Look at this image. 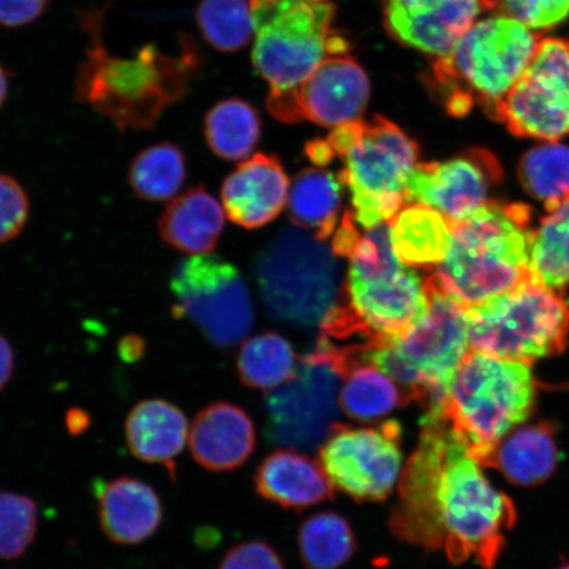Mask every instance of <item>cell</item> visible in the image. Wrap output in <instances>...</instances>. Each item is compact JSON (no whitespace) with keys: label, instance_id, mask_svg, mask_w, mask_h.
I'll list each match as a JSON object with an SVG mask.
<instances>
[{"label":"cell","instance_id":"6da1fadb","mask_svg":"<svg viewBox=\"0 0 569 569\" xmlns=\"http://www.w3.org/2000/svg\"><path fill=\"white\" fill-rule=\"evenodd\" d=\"M516 522L513 501L493 487L458 433L422 426L390 510L391 532L427 551L445 549L453 565L475 559L492 569Z\"/></svg>","mask_w":569,"mask_h":569},{"label":"cell","instance_id":"7a4b0ae2","mask_svg":"<svg viewBox=\"0 0 569 569\" xmlns=\"http://www.w3.org/2000/svg\"><path fill=\"white\" fill-rule=\"evenodd\" d=\"M90 44L74 78L76 101L110 120L119 132L151 131L163 113L187 97L199 69V54L182 34L176 53L154 42L130 57L112 54L103 44V10L82 13Z\"/></svg>","mask_w":569,"mask_h":569},{"label":"cell","instance_id":"3957f363","mask_svg":"<svg viewBox=\"0 0 569 569\" xmlns=\"http://www.w3.org/2000/svg\"><path fill=\"white\" fill-rule=\"evenodd\" d=\"M348 260L338 301L320 326L323 337H359L369 347L405 336L426 315L427 277L397 259L388 222L361 234Z\"/></svg>","mask_w":569,"mask_h":569},{"label":"cell","instance_id":"277c9868","mask_svg":"<svg viewBox=\"0 0 569 569\" xmlns=\"http://www.w3.org/2000/svg\"><path fill=\"white\" fill-rule=\"evenodd\" d=\"M533 230L528 206L496 201L452 224L450 251L433 280L466 308L531 280Z\"/></svg>","mask_w":569,"mask_h":569},{"label":"cell","instance_id":"5b68a950","mask_svg":"<svg viewBox=\"0 0 569 569\" xmlns=\"http://www.w3.org/2000/svg\"><path fill=\"white\" fill-rule=\"evenodd\" d=\"M252 62L270 89V104L283 119H298L297 96L309 77L332 56L347 54L333 30L336 10L318 0H251Z\"/></svg>","mask_w":569,"mask_h":569},{"label":"cell","instance_id":"8992f818","mask_svg":"<svg viewBox=\"0 0 569 569\" xmlns=\"http://www.w3.org/2000/svg\"><path fill=\"white\" fill-rule=\"evenodd\" d=\"M429 309L400 338L366 347L362 359L372 362L407 391L427 412L438 411L455 375L469 351L467 308L427 276Z\"/></svg>","mask_w":569,"mask_h":569},{"label":"cell","instance_id":"52a82bcc","mask_svg":"<svg viewBox=\"0 0 569 569\" xmlns=\"http://www.w3.org/2000/svg\"><path fill=\"white\" fill-rule=\"evenodd\" d=\"M529 362L469 351L436 412L452 426L475 460L522 425L536 403Z\"/></svg>","mask_w":569,"mask_h":569},{"label":"cell","instance_id":"ba28073f","mask_svg":"<svg viewBox=\"0 0 569 569\" xmlns=\"http://www.w3.org/2000/svg\"><path fill=\"white\" fill-rule=\"evenodd\" d=\"M339 173L350 190L355 222L365 230L387 223L408 204V184L418 167L419 149L401 128L383 119L332 130Z\"/></svg>","mask_w":569,"mask_h":569},{"label":"cell","instance_id":"9c48e42d","mask_svg":"<svg viewBox=\"0 0 569 569\" xmlns=\"http://www.w3.org/2000/svg\"><path fill=\"white\" fill-rule=\"evenodd\" d=\"M539 41L529 27L505 13L480 19L438 60L439 81L451 91V111L462 116L479 102L493 116L529 68Z\"/></svg>","mask_w":569,"mask_h":569},{"label":"cell","instance_id":"30bf717a","mask_svg":"<svg viewBox=\"0 0 569 569\" xmlns=\"http://www.w3.org/2000/svg\"><path fill=\"white\" fill-rule=\"evenodd\" d=\"M262 302L279 322L322 326L340 293L338 256L301 227H287L256 264Z\"/></svg>","mask_w":569,"mask_h":569},{"label":"cell","instance_id":"8fae6325","mask_svg":"<svg viewBox=\"0 0 569 569\" xmlns=\"http://www.w3.org/2000/svg\"><path fill=\"white\" fill-rule=\"evenodd\" d=\"M469 345L493 358L529 362L565 350L569 306L559 291L525 281L467 308Z\"/></svg>","mask_w":569,"mask_h":569},{"label":"cell","instance_id":"7c38bea8","mask_svg":"<svg viewBox=\"0 0 569 569\" xmlns=\"http://www.w3.org/2000/svg\"><path fill=\"white\" fill-rule=\"evenodd\" d=\"M341 375L330 341L320 337L291 379L266 398L270 442L316 450L338 425Z\"/></svg>","mask_w":569,"mask_h":569},{"label":"cell","instance_id":"4fadbf2b","mask_svg":"<svg viewBox=\"0 0 569 569\" xmlns=\"http://www.w3.org/2000/svg\"><path fill=\"white\" fill-rule=\"evenodd\" d=\"M174 316L189 317L211 343L227 348L251 331L253 306L243 277L217 256H191L173 270Z\"/></svg>","mask_w":569,"mask_h":569},{"label":"cell","instance_id":"5bb4252c","mask_svg":"<svg viewBox=\"0 0 569 569\" xmlns=\"http://www.w3.org/2000/svg\"><path fill=\"white\" fill-rule=\"evenodd\" d=\"M402 427L387 421L367 429L338 423L319 450L327 478L356 502H381L402 471Z\"/></svg>","mask_w":569,"mask_h":569},{"label":"cell","instance_id":"9a60e30c","mask_svg":"<svg viewBox=\"0 0 569 569\" xmlns=\"http://www.w3.org/2000/svg\"><path fill=\"white\" fill-rule=\"evenodd\" d=\"M493 116L516 137L559 141L569 134V42L539 41L523 76Z\"/></svg>","mask_w":569,"mask_h":569},{"label":"cell","instance_id":"2e32d148","mask_svg":"<svg viewBox=\"0 0 569 569\" xmlns=\"http://www.w3.org/2000/svg\"><path fill=\"white\" fill-rule=\"evenodd\" d=\"M501 178L500 163L483 149L447 161L418 163L408 184V204L430 206L451 224L462 222L493 201L490 194Z\"/></svg>","mask_w":569,"mask_h":569},{"label":"cell","instance_id":"e0dca14e","mask_svg":"<svg viewBox=\"0 0 569 569\" xmlns=\"http://www.w3.org/2000/svg\"><path fill=\"white\" fill-rule=\"evenodd\" d=\"M500 0H386L388 30L398 41L443 59Z\"/></svg>","mask_w":569,"mask_h":569},{"label":"cell","instance_id":"ac0fdd59","mask_svg":"<svg viewBox=\"0 0 569 569\" xmlns=\"http://www.w3.org/2000/svg\"><path fill=\"white\" fill-rule=\"evenodd\" d=\"M369 98L371 84L366 70L347 54L332 56L298 92V118L337 130L361 122Z\"/></svg>","mask_w":569,"mask_h":569},{"label":"cell","instance_id":"d6986e66","mask_svg":"<svg viewBox=\"0 0 569 569\" xmlns=\"http://www.w3.org/2000/svg\"><path fill=\"white\" fill-rule=\"evenodd\" d=\"M289 180L279 160L256 154L241 161L222 184V202L231 222L253 230L282 211L289 197Z\"/></svg>","mask_w":569,"mask_h":569},{"label":"cell","instance_id":"ffe728a7","mask_svg":"<svg viewBox=\"0 0 569 569\" xmlns=\"http://www.w3.org/2000/svg\"><path fill=\"white\" fill-rule=\"evenodd\" d=\"M94 495L104 536L120 546H138L161 528L163 505L148 482L131 476L97 481Z\"/></svg>","mask_w":569,"mask_h":569},{"label":"cell","instance_id":"44dd1931","mask_svg":"<svg viewBox=\"0 0 569 569\" xmlns=\"http://www.w3.org/2000/svg\"><path fill=\"white\" fill-rule=\"evenodd\" d=\"M254 446L251 418L237 405L210 403L190 425V452L199 466L211 472H230L243 466Z\"/></svg>","mask_w":569,"mask_h":569},{"label":"cell","instance_id":"7402d4cb","mask_svg":"<svg viewBox=\"0 0 569 569\" xmlns=\"http://www.w3.org/2000/svg\"><path fill=\"white\" fill-rule=\"evenodd\" d=\"M476 461L496 469L516 487L542 486L560 465L557 427L549 422L519 425Z\"/></svg>","mask_w":569,"mask_h":569},{"label":"cell","instance_id":"603a6c76","mask_svg":"<svg viewBox=\"0 0 569 569\" xmlns=\"http://www.w3.org/2000/svg\"><path fill=\"white\" fill-rule=\"evenodd\" d=\"M189 431L182 409L162 398L134 405L124 423L126 445L132 457L172 472L176 459L189 443Z\"/></svg>","mask_w":569,"mask_h":569},{"label":"cell","instance_id":"cb8c5ba5","mask_svg":"<svg viewBox=\"0 0 569 569\" xmlns=\"http://www.w3.org/2000/svg\"><path fill=\"white\" fill-rule=\"evenodd\" d=\"M254 488L264 500L301 511L332 500V483L322 466L296 451L279 450L260 462Z\"/></svg>","mask_w":569,"mask_h":569},{"label":"cell","instance_id":"d4e9b609","mask_svg":"<svg viewBox=\"0 0 569 569\" xmlns=\"http://www.w3.org/2000/svg\"><path fill=\"white\" fill-rule=\"evenodd\" d=\"M163 244L189 254H210L224 229V210L201 184L168 202L159 218Z\"/></svg>","mask_w":569,"mask_h":569},{"label":"cell","instance_id":"484cf974","mask_svg":"<svg viewBox=\"0 0 569 569\" xmlns=\"http://www.w3.org/2000/svg\"><path fill=\"white\" fill-rule=\"evenodd\" d=\"M391 247L403 266L431 272L451 247L452 224L443 213L409 203L388 220Z\"/></svg>","mask_w":569,"mask_h":569},{"label":"cell","instance_id":"4316f807","mask_svg":"<svg viewBox=\"0 0 569 569\" xmlns=\"http://www.w3.org/2000/svg\"><path fill=\"white\" fill-rule=\"evenodd\" d=\"M340 409L358 422H376L410 402L407 391L372 362L353 355L341 377Z\"/></svg>","mask_w":569,"mask_h":569},{"label":"cell","instance_id":"83f0119b","mask_svg":"<svg viewBox=\"0 0 569 569\" xmlns=\"http://www.w3.org/2000/svg\"><path fill=\"white\" fill-rule=\"evenodd\" d=\"M343 182L323 168L303 170L289 189V213L303 230L325 241L338 229Z\"/></svg>","mask_w":569,"mask_h":569},{"label":"cell","instance_id":"f1b7e54d","mask_svg":"<svg viewBox=\"0 0 569 569\" xmlns=\"http://www.w3.org/2000/svg\"><path fill=\"white\" fill-rule=\"evenodd\" d=\"M187 177V156L172 141L156 142L142 149L134 156L127 173L133 196L149 203L172 201Z\"/></svg>","mask_w":569,"mask_h":569},{"label":"cell","instance_id":"f546056e","mask_svg":"<svg viewBox=\"0 0 569 569\" xmlns=\"http://www.w3.org/2000/svg\"><path fill=\"white\" fill-rule=\"evenodd\" d=\"M261 134L258 111L243 99L227 98L204 118V139L211 152L226 161L252 158Z\"/></svg>","mask_w":569,"mask_h":569},{"label":"cell","instance_id":"4dcf8cb0","mask_svg":"<svg viewBox=\"0 0 569 569\" xmlns=\"http://www.w3.org/2000/svg\"><path fill=\"white\" fill-rule=\"evenodd\" d=\"M297 545L306 569H338L358 551L351 523L336 511L306 518L298 529Z\"/></svg>","mask_w":569,"mask_h":569},{"label":"cell","instance_id":"1f68e13d","mask_svg":"<svg viewBox=\"0 0 569 569\" xmlns=\"http://www.w3.org/2000/svg\"><path fill=\"white\" fill-rule=\"evenodd\" d=\"M526 193L552 212L569 199V147L545 141L526 152L518 166Z\"/></svg>","mask_w":569,"mask_h":569},{"label":"cell","instance_id":"d6a6232c","mask_svg":"<svg viewBox=\"0 0 569 569\" xmlns=\"http://www.w3.org/2000/svg\"><path fill=\"white\" fill-rule=\"evenodd\" d=\"M531 279L559 291L569 284V199L533 231Z\"/></svg>","mask_w":569,"mask_h":569},{"label":"cell","instance_id":"836d02e7","mask_svg":"<svg viewBox=\"0 0 569 569\" xmlns=\"http://www.w3.org/2000/svg\"><path fill=\"white\" fill-rule=\"evenodd\" d=\"M296 368L293 348L279 333L269 332L244 341L238 356L240 380L248 388H279L293 377Z\"/></svg>","mask_w":569,"mask_h":569},{"label":"cell","instance_id":"e575fe53","mask_svg":"<svg viewBox=\"0 0 569 569\" xmlns=\"http://www.w3.org/2000/svg\"><path fill=\"white\" fill-rule=\"evenodd\" d=\"M196 20L203 39L219 52H239L253 41L254 19L248 0H201Z\"/></svg>","mask_w":569,"mask_h":569},{"label":"cell","instance_id":"d590c367","mask_svg":"<svg viewBox=\"0 0 569 569\" xmlns=\"http://www.w3.org/2000/svg\"><path fill=\"white\" fill-rule=\"evenodd\" d=\"M38 530L39 509L32 498L0 490V560L23 557Z\"/></svg>","mask_w":569,"mask_h":569},{"label":"cell","instance_id":"8d00e7d4","mask_svg":"<svg viewBox=\"0 0 569 569\" xmlns=\"http://www.w3.org/2000/svg\"><path fill=\"white\" fill-rule=\"evenodd\" d=\"M30 197L9 174H0V246L17 239L30 219Z\"/></svg>","mask_w":569,"mask_h":569},{"label":"cell","instance_id":"74e56055","mask_svg":"<svg viewBox=\"0 0 569 569\" xmlns=\"http://www.w3.org/2000/svg\"><path fill=\"white\" fill-rule=\"evenodd\" d=\"M498 9L538 32L563 23L569 17V0H500Z\"/></svg>","mask_w":569,"mask_h":569},{"label":"cell","instance_id":"f35d334b","mask_svg":"<svg viewBox=\"0 0 569 569\" xmlns=\"http://www.w3.org/2000/svg\"><path fill=\"white\" fill-rule=\"evenodd\" d=\"M218 569H284L272 546L262 540H247L226 552Z\"/></svg>","mask_w":569,"mask_h":569},{"label":"cell","instance_id":"ab89813d","mask_svg":"<svg viewBox=\"0 0 569 569\" xmlns=\"http://www.w3.org/2000/svg\"><path fill=\"white\" fill-rule=\"evenodd\" d=\"M48 0H0V26L19 28L33 23L47 9Z\"/></svg>","mask_w":569,"mask_h":569},{"label":"cell","instance_id":"60d3db41","mask_svg":"<svg viewBox=\"0 0 569 569\" xmlns=\"http://www.w3.org/2000/svg\"><path fill=\"white\" fill-rule=\"evenodd\" d=\"M17 368V356L10 340L0 333V391L9 386Z\"/></svg>","mask_w":569,"mask_h":569},{"label":"cell","instance_id":"b9f144b4","mask_svg":"<svg viewBox=\"0 0 569 569\" xmlns=\"http://www.w3.org/2000/svg\"><path fill=\"white\" fill-rule=\"evenodd\" d=\"M118 353L120 359L124 362L133 365V362H138L144 358L147 353L146 340L137 336V333H130V336H126L123 339H120Z\"/></svg>","mask_w":569,"mask_h":569},{"label":"cell","instance_id":"7bdbcfd3","mask_svg":"<svg viewBox=\"0 0 569 569\" xmlns=\"http://www.w3.org/2000/svg\"><path fill=\"white\" fill-rule=\"evenodd\" d=\"M91 419L88 411L82 409L73 408L68 410L66 416L67 429L73 436H80V433L89 429Z\"/></svg>","mask_w":569,"mask_h":569},{"label":"cell","instance_id":"ee69618b","mask_svg":"<svg viewBox=\"0 0 569 569\" xmlns=\"http://www.w3.org/2000/svg\"><path fill=\"white\" fill-rule=\"evenodd\" d=\"M308 153L312 162H315L319 168L326 167L327 163L336 158V153H333L329 141L312 142V144H310L308 148Z\"/></svg>","mask_w":569,"mask_h":569},{"label":"cell","instance_id":"f6af8a7d","mask_svg":"<svg viewBox=\"0 0 569 569\" xmlns=\"http://www.w3.org/2000/svg\"><path fill=\"white\" fill-rule=\"evenodd\" d=\"M10 90V71L0 63V109H2Z\"/></svg>","mask_w":569,"mask_h":569},{"label":"cell","instance_id":"bcb514c9","mask_svg":"<svg viewBox=\"0 0 569 569\" xmlns=\"http://www.w3.org/2000/svg\"><path fill=\"white\" fill-rule=\"evenodd\" d=\"M557 569H569V565L561 566V567H559Z\"/></svg>","mask_w":569,"mask_h":569},{"label":"cell","instance_id":"7dc6e473","mask_svg":"<svg viewBox=\"0 0 569 569\" xmlns=\"http://www.w3.org/2000/svg\"><path fill=\"white\" fill-rule=\"evenodd\" d=\"M318 2H326V0H318Z\"/></svg>","mask_w":569,"mask_h":569}]
</instances>
